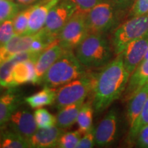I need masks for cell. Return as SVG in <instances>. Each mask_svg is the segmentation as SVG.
Returning a JSON list of instances; mask_svg holds the SVG:
<instances>
[{"instance_id": "31", "label": "cell", "mask_w": 148, "mask_h": 148, "mask_svg": "<svg viewBox=\"0 0 148 148\" xmlns=\"http://www.w3.org/2000/svg\"><path fill=\"white\" fill-rule=\"evenodd\" d=\"M95 131L94 127L84 134V136L79 140L77 147L78 148H90L92 147L95 144Z\"/></svg>"}, {"instance_id": "24", "label": "cell", "mask_w": 148, "mask_h": 148, "mask_svg": "<svg viewBox=\"0 0 148 148\" xmlns=\"http://www.w3.org/2000/svg\"><path fill=\"white\" fill-rule=\"evenodd\" d=\"M1 147L3 148H28V141L13 130L1 132Z\"/></svg>"}, {"instance_id": "7", "label": "cell", "mask_w": 148, "mask_h": 148, "mask_svg": "<svg viewBox=\"0 0 148 148\" xmlns=\"http://www.w3.org/2000/svg\"><path fill=\"white\" fill-rule=\"evenodd\" d=\"M86 13L77 10L62 27L58 36V43L64 51H74L88 34Z\"/></svg>"}, {"instance_id": "16", "label": "cell", "mask_w": 148, "mask_h": 148, "mask_svg": "<svg viewBox=\"0 0 148 148\" xmlns=\"http://www.w3.org/2000/svg\"><path fill=\"white\" fill-rule=\"evenodd\" d=\"M36 36L32 35L14 36L10 40L0 47V66L16 53L30 51L31 45Z\"/></svg>"}, {"instance_id": "37", "label": "cell", "mask_w": 148, "mask_h": 148, "mask_svg": "<svg viewBox=\"0 0 148 148\" xmlns=\"http://www.w3.org/2000/svg\"><path fill=\"white\" fill-rule=\"evenodd\" d=\"M0 147H1V133L0 132Z\"/></svg>"}, {"instance_id": "1", "label": "cell", "mask_w": 148, "mask_h": 148, "mask_svg": "<svg viewBox=\"0 0 148 148\" xmlns=\"http://www.w3.org/2000/svg\"><path fill=\"white\" fill-rule=\"evenodd\" d=\"M130 76V74L125 69L121 54L97 73L91 101L95 112H103L121 97Z\"/></svg>"}, {"instance_id": "32", "label": "cell", "mask_w": 148, "mask_h": 148, "mask_svg": "<svg viewBox=\"0 0 148 148\" xmlns=\"http://www.w3.org/2000/svg\"><path fill=\"white\" fill-rule=\"evenodd\" d=\"M77 7V10L84 12H87L95 5L100 3L103 0H73Z\"/></svg>"}, {"instance_id": "22", "label": "cell", "mask_w": 148, "mask_h": 148, "mask_svg": "<svg viewBox=\"0 0 148 148\" xmlns=\"http://www.w3.org/2000/svg\"><path fill=\"white\" fill-rule=\"evenodd\" d=\"M93 112L94 109L92 105V101H88L83 103L77 119L78 130L82 135L86 134L93 127L92 126Z\"/></svg>"}, {"instance_id": "10", "label": "cell", "mask_w": 148, "mask_h": 148, "mask_svg": "<svg viewBox=\"0 0 148 148\" xmlns=\"http://www.w3.org/2000/svg\"><path fill=\"white\" fill-rule=\"evenodd\" d=\"M148 47V32L127 44L120 53L128 73L132 74L142 62Z\"/></svg>"}, {"instance_id": "18", "label": "cell", "mask_w": 148, "mask_h": 148, "mask_svg": "<svg viewBox=\"0 0 148 148\" xmlns=\"http://www.w3.org/2000/svg\"><path fill=\"white\" fill-rule=\"evenodd\" d=\"M36 61V60H29L18 62L14 66L11 73L10 88L16 87L26 83L35 84Z\"/></svg>"}, {"instance_id": "14", "label": "cell", "mask_w": 148, "mask_h": 148, "mask_svg": "<svg viewBox=\"0 0 148 148\" xmlns=\"http://www.w3.org/2000/svg\"><path fill=\"white\" fill-rule=\"evenodd\" d=\"M59 1L51 0L45 1L42 0L33 5L29 16L28 27L25 35H32L43 29L50 9Z\"/></svg>"}, {"instance_id": "3", "label": "cell", "mask_w": 148, "mask_h": 148, "mask_svg": "<svg viewBox=\"0 0 148 148\" xmlns=\"http://www.w3.org/2000/svg\"><path fill=\"white\" fill-rule=\"evenodd\" d=\"M86 71L73 51H64L47 71L40 85L49 88L62 86L82 76Z\"/></svg>"}, {"instance_id": "23", "label": "cell", "mask_w": 148, "mask_h": 148, "mask_svg": "<svg viewBox=\"0 0 148 148\" xmlns=\"http://www.w3.org/2000/svg\"><path fill=\"white\" fill-rule=\"evenodd\" d=\"M148 125V97L138 117L134 121V124L129 128L126 141L129 145H133L136 142L138 132L144 126Z\"/></svg>"}, {"instance_id": "33", "label": "cell", "mask_w": 148, "mask_h": 148, "mask_svg": "<svg viewBox=\"0 0 148 148\" xmlns=\"http://www.w3.org/2000/svg\"><path fill=\"white\" fill-rule=\"evenodd\" d=\"M135 143L138 147L148 148V125L140 130Z\"/></svg>"}, {"instance_id": "28", "label": "cell", "mask_w": 148, "mask_h": 148, "mask_svg": "<svg viewBox=\"0 0 148 148\" xmlns=\"http://www.w3.org/2000/svg\"><path fill=\"white\" fill-rule=\"evenodd\" d=\"M77 130L72 132H64L59 138L57 147L59 148H75L77 147L82 136Z\"/></svg>"}, {"instance_id": "39", "label": "cell", "mask_w": 148, "mask_h": 148, "mask_svg": "<svg viewBox=\"0 0 148 148\" xmlns=\"http://www.w3.org/2000/svg\"><path fill=\"white\" fill-rule=\"evenodd\" d=\"M2 88H3L2 87V86H0V94L1 93V90H2Z\"/></svg>"}, {"instance_id": "2", "label": "cell", "mask_w": 148, "mask_h": 148, "mask_svg": "<svg viewBox=\"0 0 148 148\" xmlns=\"http://www.w3.org/2000/svg\"><path fill=\"white\" fill-rule=\"evenodd\" d=\"M74 51L86 69L104 67L112 60L114 53L111 42L105 34L99 33H88Z\"/></svg>"}, {"instance_id": "11", "label": "cell", "mask_w": 148, "mask_h": 148, "mask_svg": "<svg viewBox=\"0 0 148 148\" xmlns=\"http://www.w3.org/2000/svg\"><path fill=\"white\" fill-rule=\"evenodd\" d=\"M9 125L12 130L26 139L31 137L38 129L34 114L25 108L17 109L11 116Z\"/></svg>"}, {"instance_id": "15", "label": "cell", "mask_w": 148, "mask_h": 148, "mask_svg": "<svg viewBox=\"0 0 148 148\" xmlns=\"http://www.w3.org/2000/svg\"><path fill=\"white\" fill-rule=\"evenodd\" d=\"M65 130L54 125L48 128H38L31 137L27 139L30 147L52 148L56 147L59 138Z\"/></svg>"}, {"instance_id": "38", "label": "cell", "mask_w": 148, "mask_h": 148, "mask_svg": "<svg viewBox=\"0 0 148 148\" xmlns=\"http://www.w3.org/2000/svg\"><path fill=\"white\" fill-rule=\"evenodd\" d=\"M143 87H145V88H146V89H147V90H148V82H147V83H146V84H145V86H144Z\"/></svg>"}, {"instance_id": "9", "label": "cell", "mask_w": 148, "mask_h": 148, "mask_svg": "<svg viewBox=\"0 0 148 148\" xmlns=\"http://www.w3.org/2000/svg\"><path fill=\"white\" fill-rule=\"evenodd\" d=\"M119 116L115 108H111L95 128V144L99 147L112 145L119 134Z\"/></svg>"}, {"instance_id": "25", "label": "cell", "mask_w": 148, "mask_h": 148, "mask_svg": "<svg viewBox=\"0 0 148 148\" xmlns=\"http://www.w3.org/2000/svg\"><path fill=\"white\" fill-rule=\"evenodd\" d=\"M32 6V5L23 8L12 18L15 36L25 35L26 33L28 27L29 16Z\"/></svg>"}, {"instance_id": "13", "label": "cell", "mask_w": 148, "mask_h": 148, "mask_svg": "<svg viewBox=\"0 0 148 148\" xmlns=\"http://www.w3.org/2000/svg\"><path fill=\"white\" fill-rule=\"evenodd\" d=\"M25 101L23 94L15 87L9 88L0 95V128L9 121L12 114Z\"/></svg>"}, {"instance_id": "26", "label": "cell", "mask_w": 148, "mask_h": 148, "mask_svg": "<svg viewBox=\"0 0 148 148\" xmlns=\"http://www.w3.org/2000/svg\"><path fill=\"white\" fill-rule=\"evenodd\" d=\"M24 8L26 7L18 4L12 0H0V24L12 19Z\"/></svg>"}, {"instance_id": "12", "label": "cell", "mask_w": 148, "mask_h": 148, "mask_svg": "<svg viewBox=\"0 0 148 148\" xmlns=\"http://www.w3.org/2000/svg\"><path fill=\"white\" fill-rule=\"evenodd\" d=\"M64 52L63 48L59 45L58 40H56L40 53L35 62L36 79L34 84L40 85L47 71Z\"/></svg>"}, {"instance_id": "21", "label": "cell", "mask_w": 148, "mask_h": 148, "mask_svg": "<svg viewBox=\"0 0 148 148\" xmlns=\"http://www.w3.org/2000/svg\"><path fill=\"white\" fill-rule=\"evenodd\" d=\"M56 92L54 88L44 87L40 91L25 97V102L32 108H40L49 106L54 103Z\"/></svg>"}, {"instance_id": "27", "label": "cell", "mask_w": 148, "mask_h": 148, "mask_svg": "<svg viewBox=\"0 0 148 148\" xmlns=\"http://www.w3.org/2000/svg\"><path fill=\"white\" fill-rule=\"evenodd\" d=\"M34 116L38 128H48L56 125V117L45 108L34 111Z\"/></svg>"}, {"instance_id": "6", "label": "cell", "mask_w": 148, "mask_h": 148, "mask_svg": "<svg viewBox=\"0 0 148 148\" xmlns=\"http://www.w3.org/2000/svg\"><path fill=\"white\" fill-rule=\"evenodd\" d=\"M148 32V12L135 16L118 26L111 39V45L116 56L124 50L127 44Z\"/></svg>"}, {"instance_id": "29", "label": "cell", "mask_w": 148, "mask_h": 148, "mask_svg": "<svg viewBox=\"0 0 148 148\" xmlns=\"http://www.w3.org/2000/svg\"><path fill=\"white\" fill-rule=\"evenodd\" d=\"M15 36L12 19L0 24V47L5 45Z\"/></svg>"}, {"instance_id": "30", "label": "cell", "mask_w": 148, "mask_h": 148, "mask_svg": "<svg viewBox=\"0 0 148 148\" xmlns=\"http://www.w3.org/2000/svg\"><path fill=\"white\" fill-rule=\"evenodd\" d=\"M148 12V0H135L129 12V16L141 15Z\"/></svg>"}, {"instance_id": "36", "label": "cell", "mask_w": 148, "mask_h": 148, "mask_svg": "<svg viewBox=\"0 0 148 148\" xmlns=\"http://www.w3.org/2000/svg\"><path fill=\"white\" fill-rule=\"evenodd\" d=\"M147 58H148V47H147V51H146V53H145V56H144V58H143V60H142V62H143V61H145V60H147Z\"/></svg>"}, {"instance_id": "19", "label": "cell", "mask_w": 148, "mask_h": 148, "mask_svg": "<svg viewBox=\"0 0 148 148\" xmlns=\"http://www.w3.org/2000/svg\"><path fill=\"white\" fill-rule=\"evenodd\" d=\"M84 102H77L67 105L58 110L56 117V125L60 128L66 130L70 128L77 122L79 110Z\"/></svg>"}, {"instance_id": "35", "label": "cell", "mask_w": 148, "mask_h": 148, "mask_svg": "<svg viewBox=\"0 0 148 148\" xmlns=\"http://www.w3.org/2000/svg\"><path fill=\"white\" fill-rule=\"evenodd\" d=\"M12 1L23 7H28L40 2L42 0H12Z\"/></svg>"}, {"instance_id": "8", "label": "cell", "mask_w": 148, "mask_h": 148, "mask_svg": "<svg viewBox=\"0 0 148 148\" xmlns=\"http://www.w3.org/2000/svg\"><path fill=\"white\" fill-rule=\"evenodd\" d=\"M77 10L73 0H60L49 10L43 29L58 38L61 29Z\"/></svg>"}, {"instance_id": "20", "label": "cell", "mask_w": 148, "mask_h": 148, "mask_svg": "<svg viewBox=\"0 0 148 148\" xmlns=\"http://www.w3.org/2000/svg\"><path fill=\"white\" fill-rule=\"evenodd\" d=\"M147 97L148 90L145 87H143L127 101L128 104L127 107L126 117L130 127H132L139 116Z\"/></svg>"}, {"instance_id": "4", "label": "cell", "mask_w": 148, "mask_h": 148, "mask_svg": "<svg viewBox=\"0 0 148 148\" xmlns=\"http://www.w3.org/2000/svg\"><path fill=\"white\" fill-rule=\"evenodd\" d=\"M97 73L86 71L82 76L64 84L58 90L54 101L57 110L77 102H84L91 93L96 80Z\"/></svg>"}, {"instance_id": "17", "label": "cell", "mask_w": 148, "mask_h": 148, "mask_svg": "<svg viewBox=\"0 0 148 148\" xmlns=\"http://www.w3.org/2000/svg\"><path fill=\"white\" fill-rule=\"evenodd\" d=\"M148 82V58L140 62L130 76L126 88L121 96L122 101H127Z\"/></svg>"}, {"instance_id": "34", "label": "cell", "mask_w": 148, "mask_h": 148, "mask_svg": "<svg viewBox=\"0 0 148 148\" xmlns=\"http://www.w3.org/2000/svg\"><path fill=\"white\" fill-rule=\"evenodd\" d=\"M110 1L118 10L123 12L131 8L135 0H110Z\"/></svg>"}, {"instance_id": "40", "label": "cell", "mask_w": 148, "mask_h": 148, "mask_svg": "<svg viewBox=\"0 0 148 148\" xmlns=\"http://www.w3.org/2000/svg\"><path fill=\"white\" fill-rule=\"evenodd\" d=\"M45 1H51V0H44ZM57 1H60V0H57Z\"/></svg>"}, {"instance_id": "5", "label": "cell", "mask_w": 148, "mask_h": 148, "mask_svg": "<svg viewBox=\"0 0 148 148\" xmlns=\"http://www.w3.org/2000/svg\"><path fill=\"white\" fill-rule=\"evenodd\" d=\"M121 13L110 0H103L86 13L88 33L106 34L116 29Z\"/></svg>"}]
</instances>
